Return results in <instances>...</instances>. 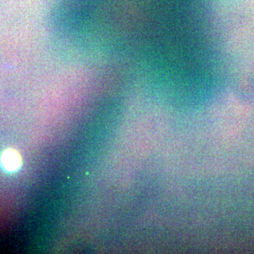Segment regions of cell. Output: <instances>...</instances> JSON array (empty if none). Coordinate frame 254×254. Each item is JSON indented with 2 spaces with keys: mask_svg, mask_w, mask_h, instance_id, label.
<instances>
[{
  "mask_svg": "<svg viewBox=\"0 0 254 254\" xmlns=\"http://www.w3.org/2000/svg\"><path fill=\"white\" fill-rule=\"evenodd\" d=\"M1 163L6 171L15 172L21 166L22 158L17 150L8 148L1 155Z\"/></svg>",
  "mask_w": 254,
  "mask_h": 254,
  "instance_id": "1",
  "label": "cell"
}]
</instances>
